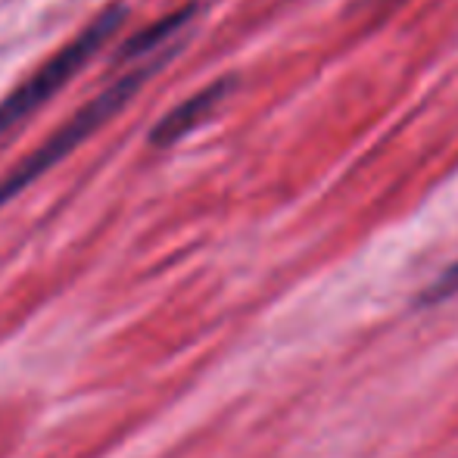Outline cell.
<instances>
[{
	"mask_svg": "<svg viewBox=\"0 0 458 458\" xmlns=\"http://www.w3.org/2000/svg\"><path fill=\"white\" fill-rule=\"evenodd\" d=\"M125 19V6H113L103 16H97L72 44L60 50L54 60H47L22 88H16L4 103H0V131L13 128L19 119H25L29 113H35L47 97H54L56 91L66 88V81L72 79L79 69L88 66V60L100 50V44L119 29V22Z\"/></svg>",
	"mask_w": 458,
	"mask_h": 458,
	"instance_id": "cell-1",
	"label": "cell"
},
{
	"mask_svg": "<svg viewBox=\"0 0 458 458\" xmlns=\"http://www.w3.org/2000/svg\"><path fill=\"white\" fill-rule=\"evenodd\" d=\"M150 75V66L147 69H138V72H128L122 81H115L109 91H103L97 100L88 103L85 109H81L79 115H72V119L66 122V125L60 128V131L54 134V138L47 140V144L41 147V150H35L29 159H25L22 165H19L16 172H13L10 178H6L4 184H0V206L6 203V199H13L19 191H22L25 184H31L35 178H41L44 172L50 169L54 163H60L66 153H72L75 147L81 144V140H88L97 128L103 125V122H109L115 113H119L122 106H125L128 100H131L134 94H138V88L144 85V79Z\"/></svg>",
	"mask_w": 458,
	"mask_h": 458,
	"instance_id": "cell-2",
	"label": "cell"
},
{
	"mask_svg": "<svg viewBox=\"0 0 458 458\" xmlns=\"http://www.w3.org/2000/svg\"><path fill=\"white\" fill-rule=\"evenodd\" d=\"M228 91H231L228 81H216V85H209L206 91L193 94L191 100L182 103L178 109H172V113L165 115L157 128H153L150 140H153V144H159V147H169V144H175V140H182L184 134H191L193 128H197L199 122H203L206 115L218 106V100H222Z\"/></svg>",
	"mask_w": 458,
	"mask_h": 458,
	"instance_id": "cell-3",
	"label": "cell"
},
{
	"mask_svg": "<svg viewBox=\"0 0 458 458\" xmlns=\"http://www.w3.org/2000/svg\"><path fill=\"white\" fill-rule=\"evenodd\" d=\"M455 293H458V262H455V266H449L446 272H443L428 290H424L421 300H418V306H434V302H443V300H449V296H455Z\"/></svg>",
	"mask_w": 458,
	"mask_h": 458,
	"instance_id": "cell-4",
	"label": "cell"
}]
</instances>
